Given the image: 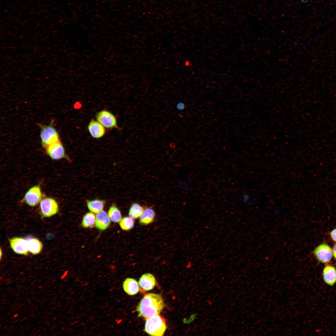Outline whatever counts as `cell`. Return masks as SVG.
<instances>
[{"mask_svg": "<svg viewBox=\"0 0 336 336\" xmlns=\"http://www.w3.org/2000/svg\"><path fill=\"white\" fill-rule=\"evenodd\" d=\"M96 120L105 128H117L116 119L110 112L103 110L98 112L96 115Z\"/></svg>", "mask_w": 336, "mask_h": 336, "instance_id": "cell-6", "label": "cell"}, {"mask_svg": "<svg viewBox=\"0 0 336 336\" xmlns=\"http://www.w3.org/2000/svg\"><path fill=\"white\" fill-rule=\"evenodd\" d=\"M96 220V216L93 213H87L83 217L82 225L84 228L92 227L95 224Z\"/></svg>", "mask_w": 336, "mask_h": 336, "instance_id": "cell-19", "label": "cell"}, {"mask_svg": "<svg viewBox=\"0 0 336 336\" xmlns=\"http://www.w3.org/2000/svg\"><path fill=\"white\" fill-rule=\"evenodd\" d=\"M10 246L16 254L26 255L28 249L27 240L21 237H15L9 240Z\"/></svg>", "mask_w": 336, "mask_h": 336, "instance_id": "cell-9", "label": "cell"}, {"mask_svg": "<svg viewBox=\"0 0 336 336\" xmlns=\"http://www.w3.org/2000/svg\"><path fill=\"white\" fill-rule=\"evenodd\" d=\"M156 282L154 276L149 273L142 275L139 281L140 286L145 291H149L153 289L155 286Z\"/></svg>", "mask_w": 336, "mask_h": 336, "instance_id": "cell-13", "label": "cell"}, {"mask_svg": "<svg viewBox=\"0 0 336 336\" xmlns=\"http://www.w3.org/2000/svg\"><path fill=\"white\" fill-rule=\"evenodd\" d=\"M40 209L42 217H48L56 214L58 212V206L54 198L46 197L42 199L40 202Z\"/></svg>", "mask_w": 336, "mask_h": 336, "instance_id": "cell-4", "label": "cell"}, {"mask_svg": "<svg viewBox=\"0 0 336 336\" xmlns=\"http://www.w3.org/2000/svg\"><path fill=\"white\" fill-rule=\"evenodd\" d=\"M122 287L124 291L131 296L136 294L139 291L138 282L132 278H126L123 282Z\"/></svg>", "mask_w": 336, "mask_h": 336, "instance_id": "cell-14", "label": "cell"}, {"mask_svg": "<svg viewBox=\"0 0 336 336\" xmlns=\"http://www.w3.org/2000/svg\"><path fill=\"white\" fill-rule=\"evenodd\" d=\"M176 108L180 110H183L185 108V104L182 102H179L177 104Z\"/></svg>", "mask_w": 336, "mask_h": 336, "instance_id": "cell-22", "label": "cell"}, {"mask_svg": "<svg viewBox=\"0 0 336 336\" xmlns=\"http://www.w3.org/2000/svg\"><path fill=\"white\" fill-rule=\"evenodd\" d=\"M323 277L324 282L327 285L333 286L336 282V269L333 266L327 265L323 271Z\"/></svg>", "mask_w": 336, "mask_h": 336, "instance_id": "cell-12", "label": "cell"}, {"mask_svg": "<svg viewBox=\"0 0 336 336\" xmlns=\"http://www.w3.org/2000/svg\"><path fill=\"white\" fill-rule=\"evenodd\" d=\"M165 304L161 295L149 293L145 295L137 306L136 310L138 317L146 320L159 314L164 308Z\"/></svg>", "mask_w": 336, "mask_h": 336, "instance_id": "cell-1", "label": "cell"}, {"mask_svg": "<svg viewBox=\"0 0 336 336\" xmlns=\"http://www.w3.org/2000/svg\"><path fill=\"white\" fill-rule=\"evenodd\" d=\"M87 128L91 135L94 138H100L105 133V127L97 120L92 119L89 122Z\"/></svg>", "mask_w": 336, "mask_h": 336, "instance_id": "cell-10", "label": "cell"}, {"mask_svg": "<svg viewBox=\"0 0 336 336\" xmlns=\"http://www.w3.org/2000/svg\"><path fill=\"white\" fill-rule=\"evenodd\" d=\"M313 253L318 261L323 263L329 262L333 255L332 249L325 243L322 244L318 246L314 250Z\"/></svg>", "mask_w": 336, "mask_h": 336, "instance_id": "cell-8", "label": "cell"}, {"mask_svg": "<svg viewBox=\"0 0 336 336\" xmlns=\"http://www.w3.org/2000/svg\"><path fill=\"white\" fill-rule=\"evenodd\" d=\"M333 254L334 258L336 259V244L334 245L333 247Z\"/></svg>", "mask_w": 336, "mask_h": 336, "instance_id": "cell-24", "label": "cell"}, {"mask_svg": "<svg viewBox=\"0 0 336 336\" xmlns=\"http://www.w3.org/2000/svg\"><path fill=\"white\" fill-rule=\"evenodd\" d=\"M28 250L34 255L40 253L43 247L42 243L38 239L35 238H30L27 240Z\"/></svg>", "mask_w": 336, "mask_h": 336, "instance_id": "cell-16", "label": "cell"}, {"mask_svg": "<svg viewBox=\"0 0 336 336\" xmlns=\"http://www.w3.org/2000/svg\"><path fill=\"white\" fill-rule=\"evenodd\" d=\"M39 126L41 144L44 148L51 144L60 141L58 133L52 124H39Z\"/></svg>", "mask_w": 336, "mask_h": 336, "instance_id": "cell-3", "label": "cell"}, {"mask_svg": "<svg viewBox=\"0 0 336 336\" xmlns=\"http://www.w3.org/2000/svg\"><path fill=\"white\" fill-rule=\"evenodd\" d=\"M155 216V212L152 209L147 208L140 216L139 223L142 225H146L152 222Z\"/></svg>", "mask_w": 336, "mask_h": 336, "instance_id": "cell-15", "label": "cell"}, {"mask_svg": "<svg viewBox=\"0 0 336 336\" xmlns=\"http://www.w3.org/2000/svg\"><path fill=\"white\" fill-rule=\"evenodd\" d=\"M1 255H2V251H1V250H0V259H1Z\"/></svg>", "mask_w": 336, "mask_h": 336, "instance_id": "cell-26", "label": "cell"}, {"mask_svg": "<svg viewBox=\"0 0 336 336\" xmlns=\"http://www.w3.org/2000/svg\"><path fill=\"white\" fill-rule=\"evenodd\" d=\"M106 212L101 210L96 215L95 226L99 230L103 231L107 228L110 223V219Z\"/></svg>", "mask_w": 336, "mask_h": 336, "instance_id": "cell-11", "label": "cell"}, {"mask_svg": "<svg viewBox=\"0 0 336 336\" xmlns=\"http://www.w3.org/2000/svg\"><path fill=\"white\" fill-rule=\"evenodd\" d=\"M105 203L104 200L98 199L86 200L88 208L91 212L95 213H97L102 210Z\"/></svg>", "mask_w": 336, "mask_h": 336, "instance_id": "cell-17", "label": "cell"}, {"mask_svg": "<svg viewBox=\"0 0 336 336\" xmlns=\"http://www.w3.org/2000/svg\"><path fill=\"white\" fill-rule=\"evenodd\" d=\"M134 219L131 217H125L121 219L119 222V225L123 230L128 231L132 229L134 227Z\"/></svg>", "mask_w": 336, "mask_h": 336, "instance_id": "cell-21", "label": "cell"}, {"mask_svg": "<svg viewBox=\"0 0 336 336\" xmlns=\"http://www.w3.org/2000/svg\"><path fill=\"white\" fill-rule=\"evenodd\" d=\"M108 215L111 220L114 222H119L122 219L121 212L114 204H113L109 208Z\"/></svg>", "mask_w": 336, "mask_h": 336, "instance_id": "cell-18", "label": "cell"}, {"mask_svg": "<svg viewBox=\"0 0 336 336\" xmlns=\"http://www.w3.org/2000/svg\"><path fill=\"white\" fill-rule=\"evenodd\" d=\"M45 148L47 154L52 159H68L64 147L60 141L48 145Z\"/></svg>", "mask_w": 336, "mask_h": 336, "instance_id": "cell-7", "label": "cell"}, {"mask_svg": "<svg viewBox=\"0 0 336 336\" xmlns=\"http://www.w3.org/2000/svg\"><path fill=\"white\" fill-rule=\"evenodd\" d=\"M330 236L332 239L336 242V228L331 231L330 233Z\"/></svg>", "mask_w": 336, "mask_h": 336, "instance_id": "cell-23", "label": "cell"}, {"mask_svg": "<svg viewBox=\"0 0 336 336\" xmlns=\"http://www.w3.org/2000/svg\"><path fill=\"white\" fill-rule=\"evenodd\" d=\"M308 0H300V1L302 2H307Z\"/></svg>", "mask_w": 336, "mask_h": 336, "instance_id": "cell-25", "label": "cell"}, {"mask_svg": "<svg viewBox=\"0 0 336 336\" xmlns=\"http://www.w3.org/2000/svg\"><path fill=\"white\" fill-rule=\"evenodd\" d=\"M167 328L165 318L159 314L146 319L144 330L151 336H163Z\"/></svg>", "mask_w": 336, "mask_h": 336, "instance_id": "cell-2", "label": "cell"}, {"mask_svg": "<svg viewBox=\"0 0 336 336\" xmlns=\"http://www.w3.org/2000/svg\"><path fill=\"white\" fill-rule=\"evenodd\" d=\"M42 196L40 186L35 185L26 192L22 201L30 206L35 207L40 203L42 199Z\"/></svg>", "mask_w": 336, "mask_h": 336, "instance_id": "cell-5", "label": "cell"}, {"mask_svg": "<svg viewBox=\"0 0 336 336\" xmlns=\"http://www.w3.org/2000/svg\"><path fill=\"white\" fill-rule=\"evenodd\" d=\"M144 211L143 208L137 203H133L130 207L128 214L133 219L140 217Z\"/></svg>", "mask_w": 336, "mask_h": 336, "instance_id": "cell-20", "label": "cell"}]
</instances>
